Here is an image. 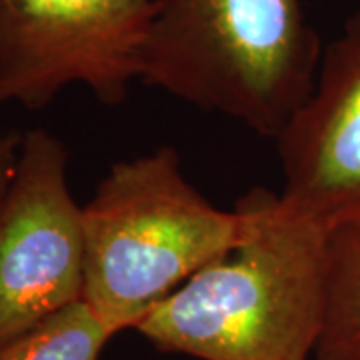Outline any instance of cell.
<instances>
[{
    "instance_id": "8",
    "label": "cell",
    "mask_w": 360,
    "mask_h": 360,
    "mask_svg": "<svg viewBox=\"0 0 360 360\" xmlns=\"http://www.w3.org/2000/svg\"><path fill=\"white\" fill-rule=\"evenodd\" d=\"M115 336L80 300L0 347V360H101Z\"/></svg>"
},
{
    "instance_id": "6",
    "label": "cell",
    "mask_w": 360,
    "mask_h": 360,
    "mask_svg": "<svg viewBox=\"0 0 360 360\" xmlns=\"http://www.w3.org/2000/svg\"><path fill=\"white\" fill-rule=\"evenodd\" d=\"M281 202L333 232L360 222V8L322 52L307 104L276 139Z\"/></svg>"
},
{
    "instance_id": "5",
    "label": "cell",
    "mask_w": 360,
    "mask_h": 360,
    "mask_svg": "<svg viewBox=\"0 0 360 360\" xmlns=\"http://www.w3.org/2000/svg\"><path fill=\"white\" fill-rule=\"evenodd\" d=\"M65 142L22 132L0 198V347L84 298L82 206L68 186Z\"/></svg>"
},
{
    "instance_id": "2",
    "label": "cell",
    "mask_w": 360,
    "mask_h": 360,
    "mask_svg": "<svg viewBox=\"0 0 360 360\" xmlns=\"http://www.w3.org/2000/svg\"><path fill=\"white\" fill-rule=\"evenodd\" d=\"M240 198L232 210L210 205L182 172L179 153L115 162L82 206L84 302L116 336L155 310L250 231Z\"/></svg>"
},
{
    "instance_id": "4",
    "label": "cell",
    "mask_w": 360,
    "mask_h": 360,
    "mask_svg": "<svg viewBox=\"0 0 360 360\" xmlns=\"http://www.w3.org/2000/svg\"><path fill=\"white\" fill-rule=\"evenodd\" d=\"M156 0H0V104L42 110L70 84L106 106L142 80Z\"/></svg>"
},
{
    "instance_id": "1",
    "label": "cell",
    "mask_w": 360,
    "mask_h": 360,
    "mask_svg": "<svg viewBox=\"0 0 360 360\" xmlns=\"http://www.w3.org/2000/svg\"><path fill=\"white\" fill-rule=\"evenodd\" d=\"M250 231L134 328L160 352L198 360H309L326 316L328 234L252 188Z\"/></svg>"
},
{
    "instance_id": "9",
    "label": "cell",
    "mask_w": 360,
    "mask_h": 360,
    "mask_svg": "<svg viewBox=\"0 0 360 360\" xmlns=\"http://www.w3.org/2000/svg\"><path fill=\"white\" fill-rule=\"evenodd\" d=\"M20 139H22L20 132H8V134L0 136V198L13 179L14 167L18 160V150H20Z\"/></svg>"
},
{
    "instance_id": "7",
    "label": "cell",
    "mask_w": 360,
    "mask_h": 360,
    "mask_svg": "<svg viewBox=\"0 0 360 360\" xmlns=\"http://www.w3.org/2000/svg\"><path fill=\"white\" fill-rule=\"evenodd\" d=\"M316 360H360V222L328 234L326 316Z\"/></svg>"
},
{
    "instance_id": "3",
    "label": "cell",
    "mask_w": 360,
    "mask_h": 360,
    "mask_svg": "<svg viewBox=\"0 0 360 360\" xmlns=\"http://www.w3.org/2000/svg\"><path fill=\"white\" fill-rule=\"evenodd\" d=\"M322 52L304 0H156L142 82L276 141Z\"/></svg>"
}]
</instances>
